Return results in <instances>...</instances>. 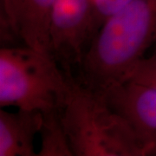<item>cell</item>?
<instances>
[{
	"mask_svg": "<svg viewBox=\"0 0 156 156\" xmlns=\"http://www.w3.org/2000/svg\"><path fill=\"white\" fill-rule=\"evenodd\" d=\"M156 41V0H133L110 17L78 67L79 83L103 92L122 83Z\"/></svg>",
	"mask_w": 156,
	"mask_h": 156,
	"instance_id": "1",
	"label": "cell"
},
{
	"mask_svg": "<svg viewBox=\"0 0 156 156\" xmlns=\"http://www.w3.org/2000/svg\"><path fill=\"white\" fill-rule=\"evenodd\" d=\"M59 113L74 156H145L128 120L76 78Z\"/></svg>",
	"mask_w": 156,
	"mask_h": 156,
	"instance_id": "2",
	"label": "cell"
},
{
	"mask_svg": "<svg viewBox=\"0 0 156 156\" xmlns=\"http://www.w3.org/2000/svg\"><path fill=\"white\" fill-rule=\"evenodd\" d=\"M73 76L52 56L28 46L0 50V107L45 112L60 108Z\"/></svg>",
	"mask_w": 156,
	"mask_h": 156,
	"instance_id": "3",
	"label": "cell"
},
{
	"mask_svg": "<svg viewBox=\"0 0 156 156\" xmlns=\"http://www.w3.org/2000/svg\"><path fill=\"white\" fill-rule=\"evenodd\" d=\"M92 0H56L51 14L50 53L67 76L79 67L92 40Z\"/></svg>",
	"mask_w": 156,
	"mask_h": 156,
	"instance_id": "4",
	"label": "cell"
},
{
	"mask_svg": "<svg viewBox=\"0 0 156 156\" xmlns=\"http://www.w3.org/2000/svg\"><path fill=\"white\" fill-rule=\"evenodd\" d=\"M101 94L132 125L143 147L145 156H156L155 87L125 82Z\"/></svg>",
	"mask_w": 156,
	"mask_h": 156,
	"instance_id": "5",
	"label": "cell"
},
{
	"mask_svg": "<svg viewBox=\"0 0 156 156\" xmlns=\"http://www.w3.org/2000/svg\"><path fill=\"white\" fill-rule=\"evenodd\" d=\"M55 2L0 0L1 24L23 45L50 55V22Z\"/></svg>",
	"mask_w": 156,
	"mask_h": 156,
	"instance_id": "6",
	"label": "cell"
},
{
	"mask_svg": "<svg viewBox=\"0 0 156 156\" xmlns=\"http://www.w3.org/2000/svg\"><path fill=\"white\" fill-rule=\"evenodd\" d=\"M43 123L42 112L0 110V156H37L34 140Z\"/></svg>",
	"mask_w": 156,
	"mask_h": 156,
	"instance_id": "7",
	"label": "cell"
},
{
	"mask_svg": "<svg viewBox=\"0 0 156 156\" xmlns=\"http://www.w3.org/2000/svg\"><path fill=\"white\" fill-rule=\"evenodd\" d=\"M41 147L37 156H74L62 122L59 108L43 112Z\"/></svg>",
	"mask_w": 156,
	"mask_h": 156,
	"instance_id": "8",
	"label": "cell"
},
{
	"mask_svg": "<svg viewBox=\"0 0 156 156\" xmlns=\"http://www.w3.org/2000/svg\"><path fill=\"white\" fill-rule=\"evenodd\" d=\"M133 0H92V39L107 20ZM92 41V40H91Z\"/></svg>",
	"mask_w": 156,
	"mask_h": 156,
	"instance_id": "9",
	"label": "cell"
},
{
	"mask_svg": "<svg viewBox=\"0 0 156 156\" xmlns=\"http://www.w3.org/2000/svg\"><path fill=\"white\" fill-rule=\"evenodd\" d=\"M125 82L156 88V51L151 56L141 58Z\"/></svg>",
	"mask_w": 156,
	"mask_h": 156,
	"instance_id": "10",
	"label": "cell"
}]
</instances>
